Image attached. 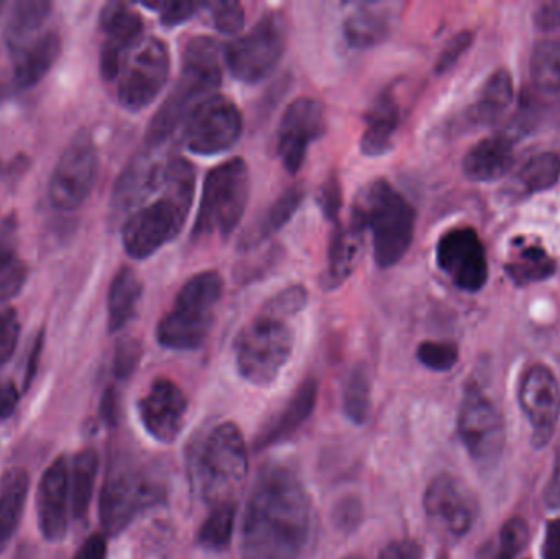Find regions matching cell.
Returning a JSON list of instances; mask_svg holds the SVG:
<instances>
[{"instance_id": "cell-23", "label": "cell", "mask_w": 560, "mask_h": 559, "mask_svg": "<svg viewBox=\"0 0 560 559\" xmlns=\"http://www.w3.org/2000/svg\"><path fill=\"white\" fill-rule=\"evenodd\" d=\"M318 403V383L315 377H306L296 386L295 393L262 426L255 439L256 452L280 445L299 432L300 427L312 417Z\"/></svg>"}, {"instance_id": "cell-34", "label": "cell", "mask_w": 560, "mask_h": 559, "mask_svg": "<svg viewBox=\"0 0 560 559\" xmlns=\"http://www.w3.org/2000/svg\"><path fill=\"white\" fill-rule=\"evenodd\" d=\"M98 455L94 449H85L74 456L71 463V502L72 519L85 521L92 498H94L95 481H97Z\"/></svg>"}, {"instance_id": "cell-12", "label": "cell", "mask_w": 560, "mask_h": 559, "mask_svg": "<svg viewBox=\"0 0 560 559\" xmlns=\"http://www.w3.org/2000/svg\"><path fill=\"white\" fill-rule=\"evenodd\" d=\"M457 432L477 465H497L505 452V420L499 407L477 384L470 383L466 387L457 417Z\"/></svg>"}, {"instance_id": "cell-14", "label": "cell", "mask_w": 560, "mask_h": 559, "mask_svg": "<svg viewBox=\"0 0 560 559\" xmlns=\"http://www.w3.org/2000/svg\"><path fill=\"white\" fill-rule=\"evenodd\" d=\"M98 174V154L88 131H78L62 151L51 180L49 200L65 212L78 209L94 189Z\"/></svg>"}, {"instance_id": "cell-52", "label": "cell", "mask_w": 560, "mask_h": 559, "mask_svg": "<svg viewBox=\"0 0 560 559\" xmlns=\"http://www.w3.org/2000/svg\"><path fill=\"white\" fill-rule=\"evenodd\" d=\"M72 559H107V541L104 535H92Z\"/></svg>"}, {"instance_id": "cell-22", "label": "cell", "mask_w": 560, "mask_h": 559, "mask_svg": "<svg viewBox=\"0 0 560 559\" xmlns=\"http://www.w3.org/2000/svg\"><path fill=\"white\" fill-rule=\"evenodd\" d=\"M167 161L156 160L150 153L138 154L118 177L112 194V213L121 217L135 212L148 197L163 189Z\"/></svg>"}, {"instance_id": "cell-35", "label": "cell", "mask_w": 560, "mask_h": 559, "mask_svg": "<svg viewBox=\"0 0 560 559\" xmlns=\"http://www.w3.org/2000/svg\"><path fill=\"white\" fill-rule=\"evenodd\" d=\"M505 269L516 286L525 288L551 278L556 271V263L542 246L522 245L513 249Z\"/></svg>"}, {"instance_id": "cell-48", "label": "cell", "mask_w": 560, "mask_h": 559, "mask_svg": "<svg viewBox=\"0 0 560 559\" xmlns=\"http://www.w3.org/2000/svg\"><path fill=\"white\" fill-rule=\"evenodd\" d=\"M140 357L141 348L137 340H131V338L121 340L118 343L117 353H115V374H117V377L125 380V377L131 376L135 368L138 366Z\"/></svg>"}, {"instance_id": "cell-25", "label": "cell", "mask_w": 560, "mask_h": 559, "mask_svg": "<svg viewBox=\"0 0 560 559\" xmlns=\"http://www.w3.org/2000/svg\"><path fill=\"white\" fill-rule=\"evenodd\" d=\"M400 124V107L390 91H384L365 115V130L361 137V153L381 158L390 153L394 137Z\"/></svg>"}, {"instance_id": "cell-44", "label": "cell", "mask_w": 560, "mask_h": 559, "mask_svg": "<svg viewBox=\"0 0 560 559\" xmlns=\"http://www.w3.org/2000/svg\"><path fill=\"white\" fill-rule=\"evenodd\" d=\"M19 337L20 324L15 311L3 308L0 311V366H3L15 353Z\"/></svg>"}, {"instance_id": "cell-7", "label": "cell", "mask_w": 560, "mask_h": 559, "mask_svg": "<svg viewBox=\"0 0 560 559\" xmlns=\"http://www.w3.org/2000/svg\"><path fill=\"white\" fill-rule=\"evenodd\" d=\"M222 294L223 278L219 271L192 276L177 292L173 308L158 324V343L176 351L202 347L212 331Z\"/></svg>"}, {"instance_id": "cell-10", "label": "cell", "mask_w": 560, "mask_h": 559, "mask_svg": "<svg viewBox=\"0 0 560 559\" xmlns=\"http://www.w3.org/2000/svg\"><path fill=\"white\" fill-rule=\"evenodd\" d=\"M171 74V51L158 36L141 38L121 61L118 71V102L130 112H140L156 101Z\"/></svg>"}, {"instance_id": "cell-36", "label": "cell", "mask_w": 560, "mask_h": 559, "mask_svg": "<svg viewBox=\"0 0 560 559\" xmlns=\"http://www.w3.org/2000/svg\"><path fill=\"white\" fill-rule=\"evenodd\" d=\"M372 377L368 364L352 368L342 387V410L354 426H364L371 416Z\"/></svg>"}, {"instance_id": "cell-37", "label": "cell", "mask_w": 560, "mask_h": 559, "mask_svg": "<svg viewBox=\"0 0 560 559\" xmlns=\"http://www.w3.org/2000/svg\"><path fill=\"white\" fill-rule=\"evenodd\" d=\"M235 522L236 502L213 505L197 534V544L209 551H225L232 544Z\"/></svg>"}, {"instance_id": "cell-28", "label": "cell", "mask_w": 560, "mask_h": 559, "mask_svg": "<svg viewBox=\"0 0 560 559\" xmlns=\"http://www.w3.org/2000/svg\"><path fill=\"white\" fill-rule=\"evenodd\" d=\"M392 15L384 5L362 3L355 7L342 23V33L351 48L368 49L387 38Z\"/></svg>"}, {"instance_id": "cell-32", "label": "cell", "mask_w": 560, "mask_h": 559, "mask_svg": "<svg viewBox=\"0 0 560 559\" xmlns=\"http://www.w3.org/2000/svg\"><path fill=\"white\" fill-rule=\"evenodd\" d=\"M143 284L130 266H124L115 275L108 291V330L120 331L127 327L140 305Z\"/></svg>"}, {"instance_id": "cell-29", "label": "cell", "mask_w": 560, "mask_h": 559, "mask_svg": "<svg viewBox=\"0 0 560 559\" xmlns=\"http://www.w3.org/2000/svg\"><path fill=\"white\" fill-rule=\"evenodd\" d=\"M51 3L45 0H22L13 5L5 26V43L10 56L45 35L51 15Z\"/></svg>"}, {"instance_id": "cell-5", "label": "cell", "mask_w": 560, "mask_h": 559, "mask_svg": "<svg viewBox=\"0 0 560 559\" xmlns=\"http://www.w3.org/2000/svg\"><path fill=\"white\" fill-rule=\"evenodd\" d=\"M351 220L371 230L375 265L388 269L398 265L413 243L417 212L404 194L387 179H375L359 190Z\"/></svg>"}, {"instance_id": "cell-55", "label": "cell", "mask_w": 560, "mask_h": 559, "mask_svg": "<svg viewBox=\"0 0 560 559\" xmlns=\"http://www.w3.org/2000/svg\"><path fill=\"white\" fill-rule=\"evenodd\" d=\"M546 501H548L549 508L560 509V449L556 456L555 473H552L548 492H546Z\"/></svg>"}, {"instance_id": "cell-57", "label": "cell", "mask_w": 560, "mask_h": 559, "mask_svg": "<svg viewBox=\"0 0 560 559\" xmlns=\"http://www.w3.org/2000/svg\"><path fill=\"white\" fill-rule=\"evenodd\" d=\"M102 416H104L105 420L108 422H114L115 414H117V396H115L114 391H107L104 396V403H102Z\"/></svg>"}, {"instance_id": "cell-50", "label": "cell", "mask_w": 560, "mask_h": 559, "mask_svg": "<svg viewBox=\"0 0 560 559\" xmlns=\"http://www.w3.org/2000/svg\"><path fill=\"white\" fill-rule=\"evenodd\" d=\"M335 521L342 531H351L358 527L361 521V505L354 499H345L341 504H338L335 512Z\"/></svg>"}, {"instance_id": "cell-39", "label": "cell", "mask_w": 560, "mask_h": 559, "mask_svg": "<svg viewBox=\"0 0 560 559\" xmlns=\"http://www.w3.org/2000/svg\"><path fill=\"white\" fill-rule=\"evenodd\" d=\"M560 177L558 153H539L529 158L518 173V180L526 193L535 194L551 189Z\"/></svg>"}, {"instance_id": "cell-2", "label": "cell", "mask_w": 560, "mask_h": 559, "mask_svg": "<svg viewBox=\"0 0 560 559\" xmlns=\"http://www.w3.org/2000/svg\"><path fill=\"white\" fill-rule=\"evenodd\" d=\"M196 193V170L184 158L167 160L161 196L130 213L121 242L131 259L143 261L183 232Z\"/></svg>"}, {"instance_id": "cell-45", "label": "cell", "mask_w": 560, "mask_h": 559, "mask_svg": "<svg viewBox=\"0 0 560 559\" xmlns=\"http://www.w3.org/2000/svg\"><path fill=\"white\" fill-rule=\"evenodd\" d=\"M318 206L325 219L332 223L338 222L342 207V189L336 174H329L328 179L319 187Z\"/></svg>"}, {"instance_id": "cell-60", "label": "cell", "mask_w": 560, "mask_h": 559, "mask_svg": "<svg viewBox=\"0 0 560 559\" xmlns=\"http://www.w3.org/2000/svg\"><path fill=\"white\" fill-rule=\"evenodd\" d=\"M2 7H3V3H2V2H0V9H2Z\"/></svg>"}, {"instance_id": "cell-19", "label": "cell", "mask_w": 560, "mask_h": 559, "mask_svg": "<svg viewBox=\"0 0 560 559\" xmlns=\"http://www.w3.org/2000/svg\"><path fill=\"white\" fill-rule=\"evenodd\" d=\"M189 399L186 393L167 377L151 384L138 403V416L151 439L171 445L179 439L186 423Z\"/></svg>"}, {"instance_id": "cell-6", "label": "cell", "mask_w": 560, "mask_h": 559, "mask_svg": "<svg viewBox=\"0 0 560 559\" xmlns=\"http://www.w3.org/2000/svg\"><path fill=\"white\" fill-rule=\"evenodd\" d=\"M290 318L266 301L261 312L238 331L233 354L236 370L246 383L258 387L276 383L295 343Z\"/></svg>"}, {"instance_id": "cell-21", "label": "cell", "mask_w": 560, "mask_h": 559, "mask_svg": "<svg viewBox=\"0 0 560 559\" xmlns=\"http://www.w3.org/2000/svg\"><path fill=\"white\" fill-rule=\"evenodd\" d=\"M101 71L105 81H117L124 56L143 38V19L124 2H110L102 9Z\"/></svg>"}, {"instance_id": "cell-3", "label": "cell", "mask_w": 560, "mask_h": 559, "mask_svg": "<svg viewBox=\"0 0 560 559\" xmlns=\"http://www.w3.org/2000/svg\"><path fill=\"white\" fill-rule=\"evenodd\" d=\"M190 488L206 504L235 502L248 478V449L236 423L220 422L194 436L187 446Z\"/></svg>"}, {"instance_id": "cell-56", "label": "cell", "mask_w": 560, "mask_h": 559, "mask_svg": "<svg viewBox=\"0 0 560 559\" xmlns=\"http://www.w3.org/2000/svg\"><path fill=\"white\" fill-rule=\"evenodd\" d=\"M43 348V335H39L38 340H36L35 347H33L32 354H30L28 366H26L25 374V389H28L30 384H32L33 377H35L36 370H38V361L39 354H42Z\"/></svg>"}, {"instance_id": "cell-38", "label": "cell", "mask_w": 560, "mask_h": 559, "mask_svg": "<svg viewBox=\"0 0 560 559\" xmlns=\"http://www.w3.org/2000/svg\"><path fill=\"white\" fill-rule=\"evenodd\" d=\"M529 71L539 91L560 94V38L542 39L535 46Z\"/></svg>"}, {"instance_id": "cell-20", "label": "cell", "mask_w": 560, "mask_h": 559, "mask_svg": "<svg viewBox=\"0 0 560 559\" xmlns=\"http://www.w3.org/2000/svg\"><path fill=\"white\" fill-rule=\"evenodd\" d=\"M36 514L45 540L61 541L66 537L72 517L71 465L68 456H58L43 473L36 494Z\"/></svg>"}, {"instance_id": "cell-16", "label": "cell", "mask_w": 560, "mask_h": 559, "mask_svg": "<svg viewBox=\"0 0 560 559\" xmlns=\"http://www.w3.org/2000/svg\"><path fill=\"white\" fill-rule=\"evenodd\" d=\"M441 271L466 292H479L489 279V263L482 240L470 226L450 230L436 245Z\"/></svg>"}, {"instance_id": "cell-47", "label": "cell", "mask_w": 560, "mask_h": 559, "mask_svg": "<svg viewBox=\"0 0 560 559\" xmlns=\"http://www.w3.org/2000/svg\"><path fill=\"white\" fill-rule=\"evenodd\" d=\"M472 42V32H467V30H464V32L457 33L456 36H453L451 42L447 43L446 48L441 53L440 59H438V74H443V72L450 71V69L459 61L460 56L469 49Z\"/></svg>"}, {"instance_id": "cell-53", "label": "cell", "mask_w": 560, "mask_h": 559, "mask_svg": "<svg viewBox=\"0 0 560 559\" xmlns=\"http://www.w3.org/2000/svg\"><path fill=\"white\" fill-rule=\"evenodd\" d=\"M20 394L13 384L0 386V422L9 419L19 406Z\"/></svg>"}, {"instance_id": "cell-4", "label": "cell", "mask_w": 560, "mask_h": 559, "mask_svg": "<svg viewBox=\"0 0 560 559\" xmlns=\"http://www.w3.org/2000/svg\"><path fill=\"white\" fill-rule=\"evenodd\" d=\"M222 84L220 48L210 36H194L183 53V72L160 110L148 125L147 147L150 150L166 143L184 125L192 108Z\"/></svg>"}, {"instance_id": "cell-58", "label": "cell", "mask_w": 560, "mask_h": 559, "mask_svg": "<svg viewBox=\"0 0 560 559\" xmlns=\"http://www.w3.org/2000/svg\"><path fill=\"white\" fill-rule=\"evenodd\" d=\"M16 85L12 78H5V75L0 74V104H3L13 94Z\"/></svg>"}, {"instance_id": "cell-15", "label": "cell", "mask_w": 560, "mask_h": 559, "mask_svg": "<svg viewBox=\"0 0 560 559\" xmlns=\"http://www.w3.org/2000/svg\"><path fill=\"white\" fill-rule=\"evenodd\" d=\"M423 508L434 531L450 540L466 537L479 517V501L472 489L447 473L436 476L428 485Z\"/></svg>"}, {"instance_id": "cell-51", "label": "cell", "mask_w": 560, "mask_h": 559, "mask_svg": "<svg viewBox=\"0 0 560 559\" xmlns=\"http://www.w3.org/2000/svg\"><path fill=\"white\" fill-rule=\"evenodd\" d=\"M542 559H560V519H555L546 525Z\"/></svg>"}, {"instance_id": "cell-1", "label": "cell", "mask_w": 560, "mask_h": 559, "mask_svg": "<svg viewBox=\"0 0 560 559\" xmlns=\"http://www.w3.org/2000/svg\"><path fill=\"white\" fill-rule=\"evenodd\" d=\"M313 508L290 466L259 469L243 512L240 559H303L312 540Z\"/></svg>"}, {"instance_id": "cell-31", "label": "cell", "mask_w": 560, "mask_h": 559, "mask_svg": "<svg viewBox=\"0 0 560 559\" xmlns=\"http://www.w3.org/2000/svg\"><path fill=\"white\" fill-rule=\"evenodd\" d=\"M28 488V475L22 468L9 469L0 479V551L19 528Z\"/></svg>"}, {"instance_id": "cell-26", "label": "cell", "mask_w": 560, "mask_h": 559, "mask_svg": "<svg viewBox=\"0 0 560 559\" xmlns=\"http://www.w3.org/2000/svg\"><path fill=\"white\" fill-rule=\"evenodd\" d=\"M362 235L364 230L354 220H349L348 225H342L339 220L335 223L329 240L328 268L323 276L326 291L339 288L354 271L361 253Z\"/></svg>"}, {"instance_id": "cell-46", "label": "cell", "mask_w": 560, "mask_h": 559, "mask_svg": "<svg viewBox=\"0 0 560 559\" xmlns=\"http://www.w3.org/2000/svg\"><path fill=\"white\" fill-rule=\"evenodd\" d=\"M148 9L160 10L161 22L166 26L183 25L187 20L196 15L202 3L184 0V2H156L144 3Z\"/></svg>"}, {"instance_id": "cell-59", "label": "cell", "mask_w": 560, "mask_h": 559, "mask_svg": "<svg viewBox=\"0 0 560 559\" xmlns=\"http://www.w3.org/2000/svg\"><path fill=\"white\" fill-rule=\"evenodd\" d=\"M13 258H15V255H13L12 246H10L9 243H7V240L0 235V268L5 266L7 263Z\"/></svg>"}, {"instance_id": "cell-33", "label": "cell", "mask_w": 560, "mask_h": 559, "mask_svg": "<svg viewBox=\"0 0 560 559\" xmlns=\"http://www.w3.org/2000/svg\"><path fill=\"white\" fill-rule=\"evenodd\" d=\"M303 197H305V190L300 186L289 187L285 193L280 194L278 199L271 203V207L256 220L255 225L245 233L240 246L245 249L253 248V246L261 245L266 240L276 235L295 216Z\"/></svg>"}, {"instance_id": "cell-17", "label": "cell", "mask_w": 560, "mask_h": 559, "mask_svg": "<svg viewBox=\"0 0 560 559\" xmlns=\"http://www.w3.org/2000/svg\"><path fill=\"white\" fill-rule=\"evenodd\" d=\"M325 107L316 98L302 95L287 107L279 125L278 153L290 174L299 173L310 144L325 133Z\"/></svg>"}, {"instance_id": "cell-30", "label": "cell", "mask_w": 560, "mask_h": 559, "mask_svg": "<svg viewBox=\"0 0 560 559\" xmlns=\"http://www.w3.org/2000/svg\"><path fill=\"white\" fill-rule=\"evenodd\" d=\"M513 79L506 69H497L489 75L479 98L469 108L467 120L477 127H489L495 124L503 112L512 105Z\"/></svg>"}, {"instance_id": "cell-54", "label": "cell", "mask_w": 560, "mask_h": 559, "mask_svg": "<svg viewBox=\"0 0 560 559\" xmlns=\"http://www.w3.org/2000/svg\"><path fill=\"white\" fill-rule=\"evenodd\" d=\"M536 25L541 30H552L560 25V9L555 5H545L535 15Z\"/></svg>"}, {"instance_id": "cell-13", "label": "cell", "mask_w": 560, "mask_h": 559, "mask_svg": "<svg viewBox=\"0 0 560 559\" xmlns=\"http://www.w3.org/2000/svg\"><path fill=\"white\" fill-rule=\"evenodd\" d=\"M243 133V114L232 98L212 94L184 121L183 140L190 153L215 156L232 150Z\"/></svg>"}, {"instance_id": "cell-9", "label": "cell", "mask_w": 560, "mask_h": 559, "mask_svg": "<svg viewBox=\"0 0 560 559\" xmlns=\"http://www.w3.org/2000/svg\"><path fill=\"white\" fill-rule=\"evenodd\" d=\"M249 190V167L243 158H233L213 167L203 183L202 202L192 235H219L223 238L232 235L245 216Z\"/></svg>"}, {"instance_id": "cell-18", "label": "cell", "mask_w": 560, "mask_h": 559, "mask_svg": "<svg viewBox=\"0 0 560 559\" xmlns=\"http://www.w3.org/2000/svg\"><path fill=\"white\" fill-rule=\"evenodd\" d=\"M520 404L532 426L536 449H545L560 419V386L556 374L545 364H535L526 371L520 386Z\"/></svg>"}, {"instance_id": "cell-43", "label": "cell", "mask_w": 560, "mask_h": 559, "mask_svg": "<svg viewBox=\"0 0 560 559\" xmlns=\"http://www.w3.org/2000/svg\"><path fill=\"white\" fill-rule=\"evenodd\" d=\"M28 269L19 258L10 259L5 266L0 268V302L10 301L22 291L26 282Z\"/></svg>"}, {"instance_id": "cell-11", "label": "cell", "mask_w": 560, "mask_h": 559, "mask_svg": "<svg viewBox=\"0 0 560 559\" xmlns=\"http://www.w3.org/2000/svg\"><path fill=\"white\" fill-rule=\"evenodd\" d=\"M287 48V22L282 13H266L255 26L225 48V62L233 78L256 84L268 78Z\"/></svg>"}, {"instance_id": "cell-40", "label": "cell", "mask_w": 560, "mask_h": 559, "mask_svg": "<svg viewBox=\"0 0 560 559\" xmlns=\"http://www.w3.org/2000/svg\"><path fill=\"white\" fill-rule=\"evenodd\" d=\"M529 540V528L523 519H510L499 534V540L480 559H515L525 550Z\"/></svg>"}, {"instance_id": "cell-27", "label": "cell", "mask_w": 560, "mask_h": 559, "mask_svg": "<svg viewBox=\"0 0 560 559\" xmlns=\"http://www.w3.org/2000/svg\"><path fill=\"white\" fill-rule=\"evenodd\" d=\"M59 53H61V38L55 30H48L45 35L12 55V79L16 88L28 89L38 84L55 65Z\"/></svg>"}, {"instance_id": "cell-49", "label": "cell", "mask_w": 560, "mask_h": 559, "mask_svg": "<svg viewBox=\"0 0 560 559\" xmlns=\"http://www.w3.org/2000/svg\"><path fill=\"white\" fill-rule=\"evenodd\" d=\"M377 559H424V550L417 540H395L378 554Z\"/></svg>"}, {"instance_id": "cell-24", "label": "cell", "mask_w": 560, "mask_h": 559, "mask_svg": "<svg viewBox=\"0 0 560 559\" xmlns=\"http://www.w3.org/2000/svg\"><path fill=\"white\" fill-rule=\"evenodd\" d=\"M515 164V140L512 133H499L479 141L464 156L463 171L474 183L502 179Z\"/></svg>"}, {"instance_id": "cell-8", "label": "cell", "mask_w": 560, "mask_h": 559, "mask_svg": "<svg viewBox=\"0 0 560 559\" xmlns=\"http://www.w3.org/2000/svg\"><path fill=\"white\" fill-rule=\"evenodd\" d=\"M163 481L147 466L127 456L115 458L108 466L98 501V517L108 537H117L148 509L163 502Z\"/></svg>"}, {"instance_id": "cell-41", "label": "cell", "mask_w": 560, "mask_h": 559, "mask_svg": "<svg viewBox=\"0 0 560 559\" xmlns=\"http://www.w3.org/2000/svg\"><path fill=\"white\" fill-rule=\"evenodd\" d=\"M417 358L428 370L446 373L459 361V350L456 345L446 341H423L418 347Z\"/></svg>"}, {"instance_id": "cell-42", "label": "cell", "mask_w": 560, "mask_h": 559, "mask_svg": "<svg viewBox=\"0 0 560 559\" xmlns=\"http://www.w3.org/2000/svg\"><path fill=\"white\" fill-rule=\"evenodd\" d=\"M207 9L215 28L225 35H233L245 25V9L240 2H210Z\"/></svg>"}]
</instances>
